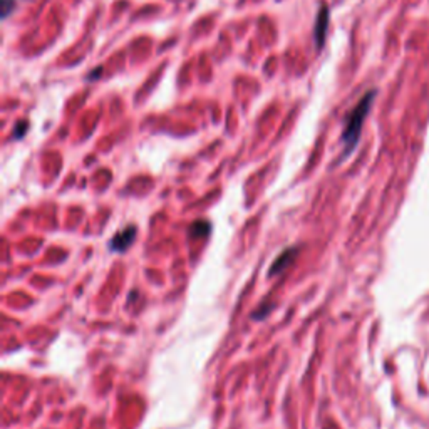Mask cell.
Masks as SVG:
<instances>
[{
	"label": "cell",
	"mask_w": 429,
	"mask_h": 429,
	"mask_svg": "<svg viewBox=\"0 0 429 429\" xmlns=\"http://www.w3.org/2000/svg\"><path fill=\"white\" fill-rule=\"evenodd\" d=\"M372 101H374V91H370L359 101L357 106L354 108V111L350 112L349 118H347L346 130L342 132V143H344L346 146V154H349L350 151L356 148L359 136H361L362 124H364V119L366 116H368Z\"/></svg>",
	"instance_id": "cell-1"
},
{
	"label": "cell",
	"mask_w": 429,
	"mask_h": 429,
	"mask_svg": "<svg viewBox=\"0 0 429 429\" xmlns=\"http://www.w3.org/2000/svg\"><path fill=\"white\" fill-rule=\"evenodd\" d=\"M134 239H136V227L130 225V227L121 230V232L116 233V235L109 240V250L116 253L126 252L132 245Z\"/></svg>",
	"instance_id": "cell-2"
},
{
	"label": "cell",
	"mask_w": 429,
	"mask_h": 429,
	"mask_svg": "<svg viewBox=\"0 0 429 429\" xmlns=\"http://www.w3.org/2000/svg\"><path fill=\"white\" fill-rule=\"evenodd\" d=\"M327 27H329V7L323 3L321 9H319L317 21H315V29H314L315 44H317L319 49H321L323 46V42H326Z\"/></svg>",
	"instance_id": "cell-3"
},
{
	"label": "cell",
	"mask_w": 429,
	"mask_h": 429,
	"mask_svg": "<svg viewBox=\"0 0 429 429\" xmlns=\"http://www.w3.org/2000/svg\"><path fill=\"white\" fill-rule=\"evenodd\" d=\"M295 253H297V247H288L287 250H283L282 253H280V255L274 260V263H272L270 270H268V275L274 277L277 274H280V272L286 270L288 265H290L292 260H294Z\"/></svg>",
	"instance_id": "cell-4"
},
{
	"label": "cell",
	"mask_w": 429,
	"mask_h": 429,
	"mask_svg": "<svg viewBox=\"0 0 429 429\" xmlns=\"http://www.w3.org/2000/svg\"><path fill=\"white\" fill-rule=\"evenodd\" d=\"M212 232V225L208 221H194L193 225L190 227V235L193 239H200V237H206L210 235Z\"/></svg>",
	"instance_id": "cell-5"
},
{
	"label": "cell",
	"mask_w": 429,
	"mask_h": 429,
	"mask_svg": "<svg viewBox=\"0 0 429 429\" xmlns=\"http://www.w3.org/2000/svg\"><path fill=\"white\" fill-rule=\"evenodd\" d=\"M272 307H274V306H268V303H262V306H260V309H259V310L253 312L252 317L255 319V321H263V319L267 317V315H268V312L272 310Z\"/></svg>",
	"instance_id": "cell-6"
},
{
	"label": "cell",
	"mask_w": 429,
	"mask_h": 429,
	"mask_svg": "<svg viewBox=\"0 0 429 429\" xmlns=\"http://www.w3.org/2000/svg\"><path fill=\"white\" fill-rule=\"evenodd\" d=\"M14 0H2V14L3 17H7V14H9L10 7H12Z\"/></svg>",
	"instance_id": "cell-7"
}]
</instances>
